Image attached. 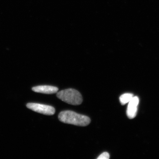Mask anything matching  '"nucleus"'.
I'll use <instances>...</instances> for the list:
<instances>
[{
  "label": "nucleus",
  "mask_w": 159,
  "mask_h": 159,
  "mask_svg": "<svg viewBox=\"0 0 159 159\" xmlns=\"http://www.w3.org/2000/svg\"><path fill=\"white\" fill-rule=\"evenodd\" d=\"M32 91L38 93L47 94L56 93L58 89L56 87L49 85H41L32 88Z\"/></svg>",
  "instance_id": "nucleus-5"
},
{
  "label": "nucleus",
  "mask_w": 159,
  "mask_h": 159,
  "mask_svg": "<svg viewBox=\"0 0 159 159\" xmlns=\"http://www.w3.org/2000/svg\"><path fill=\"white\" fill-rule=\"evenodd\" d=\"M110 158L109 154L107 152H104L101 154L97 158V159H108Z\"/></svg>",
  "instance_id": "nucleus-7"
},
{
  "label": "nucleus",
  "mask_w": 159,
  "mask_h": 159,
  "mask_svg": "<svg viewBox=\"0 0 159 159\" xmlns=\"http://www.w3.org/2000/svg\"><path fill=\"white\" fill-rule=\"evenodd\" d=\"M134 95L131 93H125L120 96L119 100L122 105H125L126 103H128L131 100Z\"/></svg>",
  "instance_id": "nucleus-6"
},
{
  "label": "nucleus",
  "mask_w": 159,
  "mask_h": 159,
  "mask_svg": "<svg viewBox=\"0 0 159 159\" xmlns=\"http://www.w3.org/2000/svg\"><path fill=\"white\" fill-rule=\"evenodd\" d=\"M58 119L63 123L77 126H87L91 122V119L89 117L71 111L61 112L58 115Z\"/></svg>",
  "instance_id": "nucleus-1"
},
{
  "label": "nucleus",
  "mask_w": 159,
  "mask_h": 159,
  "mask_svg": "<svg viewBox=\"0 0 159 159\" xmlns=\"http://www.w3.org/2000/svg\"><path fill=\"white\" fill-rule=\"evenodd\" d=\"M57 97L63 102L71 105H80L83 102L81 94L74 89H67L60 91L57 93Z\"/></svg>",
  "instance_id": "nucleus-2"
},
{
  "label": "nucleus",
  "mask_w": 159,
  "mask_h": 159,
  "mask_svg": "<svg viewBox=\"0 0 159 159\" xmlns=\"http://www.w3.org/2000/svg\"><path fill=\"white\" fill-rule=\"evenodd\" d=\"M26 106L32 111L48 116H52L55 112V108L51 106L37 103H28Z\"/></svg>",
  "instance_id": "nucleus-3"
},
{
  "label": "nucleus",
  "mask_w": 159,
  "mask_h": 159,
  "mask_svg": "<svg viewBox=\"0 0 159 159\" xmlns=\"http://www.w3.org/2000/svg\"><path fill=\"white\" fill-rule=\"evenodd\" d=\"M139 99L138 97H134L131 100L128 102L126 111V115L129 119H133L136 117L138 111V106Z\"/></svg>",
  "instance_id": "nucleus-4"
}]
</instances>
